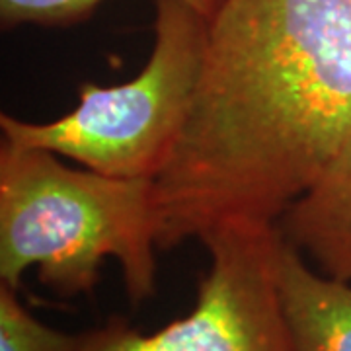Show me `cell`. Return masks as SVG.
<instances>
[{
  "label": "cell",
  "mask_w": 351,
  "mask_h": 351,
  "mask_svg": "<svg viewBox=\"0 0 351 351\" xmlns=\"http://www.w3.org/2000/svg\"><path fill=\"white\" fill-rule=\"evenodd\" d=\"M279 293L291 351H351V281L313 267L285 239Z\"/></svg>",
  "instance_id": "cell-6"
},
{
  "label": "cell",
  "mask_w": 351,
  "mask_h": 351,
  "mask_svg": "<svg viewBox=\"0 0 351 351\" xmlns=\"http://www.w3.org/2000/svg\"><path fill=\"white\" fill-rule=\"evenodd\" d=\"M351 135V0H223L152 180L158 250L279 225Z\"/></svg>",
  "instance_id": "cell-1"
},
{
  "label": "cell",
  "mask_w": 351,
  "mask_h": 351,
  "mask_svg": "<svg viewBox=\"0 0 351 351\" xmlns=\"http://www.w3.org/2000/svg\"><path fill=\"white\" fill-rule=\"evenodd\" d=\"M205 39V16L180 0H156L154 45L135 78L115 86L82 82L78 106L53 121L2 113V141L113 178L154 180L186 125Z\"/></svg>",
  "instance_id": "cell-3"
},
{
  "label": "cell",
  "mask_w": 351,
  "mask_h": 351,
  "mask_svg": "<svg viewBox=\"0 0 351 351\" xmlns=\"http://www.w3.org/2000/svg\"><path fill=\"white\" fill-rule=\"evenodd\" d=\"M152 180L76 170L59 154L0 147V283L18 291L27 269L61 297L92 293L106 260L121 265L131 304L156 287Z\"/></svg>",
  "instance_id": "cell-2"
},
{
  "label": "cell",
  "mask_w": 351,
  "mask_h": 351,
  "mask_svg": "<svg viewBox=\"0 0 351 351\" xmlns=\"http://www.w3.org/2000/svg\"><path fill=\"white\" fill-rule=\"evenodd\" d=\"M201 244L209 267L186 316L151 334L110 318L76 334L75 351H291L279 293V226H225Z\"/></svg>",
  "instance_id": "cell-4"
},
{
  "label": "cell",
  "mask_w": 351,
  "mask_h": 351,
  "mask_svg": "<svg viewBox=\"0 0 351 351\" xmlns=\"http://www.w3.org/2000/svg\"><path fill=\"white\" fill-rule=\"evenodd\" d=\"M106 0H0L2 27L18 25L64 27L88 20ZM201 16L209 18L223 0H180Z\"/></svg>",
  "instance_id": "cell-7"
},
{
  "label": "cell",
  "mask_w": 351,
  "mask_h": 351,
  "mask_svg": "<svg viewBox=\"0 0 351 351\" xmlns=\"http://www.w3.org/2000/svg\"><path fill=\"white\" fill-rule=\"evenodd\" d=\"M76 336L43 324L0 283V351H75Z\"/></svg>",
  "instance_id": "cell-8"
},
{
  "label": "cell",
  "mask_w": 351,
  "mask_h": 351,
  "mask_svg": "<svg viewBox=\"0 0 351 351\" xmlns=\"http://www.w3.org/2000/svg\"><path fill=\"white\" fill-rule=\"evenodd\" d=\"M277 226L316 269L351 281V135Z\"/></svg>",
  "instance_id": "cell-5"
}]
</instances>
